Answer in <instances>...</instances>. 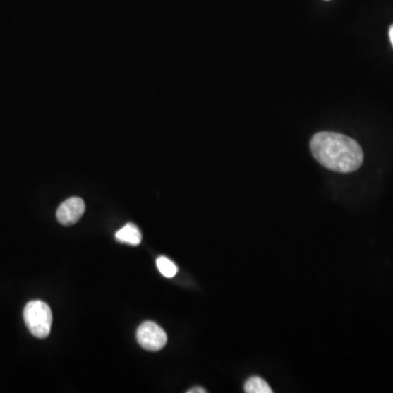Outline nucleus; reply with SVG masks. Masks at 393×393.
<instances>
[{"mask_svg":"<svg viewBox=\"0 0 393 393\" xmlns=\"http://www.w3.org/2000/svg\"><path fill=\"white\" fill-rule=\"evenodd\" d=\"M313 157L323 167L337 173H352L362 167L364 153L358 143L341 133L322 131L311 138Z\"/></svg>","mask_w":393,"mask_h":393,"instance_id":"nucleus-1","label":"nucleus"},{"mask_svg":"<svg viewBox=\"0 0 393 393\" xmlns=\"http://www.w3.org/2000/svg\"><path fill=\"white\" fill-rule=\"evenodd\" d=\"M25 325L35 338L49 337L53 325V314L49 305L43 301H31L23 310Z\"/></svg>","mask_w":393,"mask_h":393,"instance_id":"nucleus-2","label":"nucleus"},{"mask_svg":"<svg viewBox=\"0 0 393 393\" xmlns=\"http://www.w3.org/2000/svg\"><path fill=\"white\" fill-rule=\"evenodd\" d=\"M137 341L145 350L157 352L167 345V334L157 323L145 321L138 328Z\"/></svg>","mask_w":393,"mask_h":393,"instance_id":"nucleus-3","label":"nucleus"},{"mask_svg":"<svg viewBox=\"0 0 393 393\" xmlns=\"http://www.w3.org/2000/svg\"><path fill=\"white\" fill-rule=\"evenodd\" d=\"M85 211V201L79 197H71L59 205L56 217L61 224L68 226L77 223L83 217Z\"/></svg>","mask_w":393,"mask_h":393,"instance_id":"nucleus-4","label":"nucleus"},{"mask_svg":"<svg viewBox=\"0 0 393 393\" xmlns=\"http://www.w3.org/2000/svg\"><path fill=\"white\" fill-rule=\"evenodd\" d=\"M117 241H121V243H125V244L133 245V246H138L140 245L141 236L140 231L135 226L133 223H128L126 224L123 229H119V232L115 235Z\"/></svg>","mask_w":393,"mask_h":393,"instance_id":"nucleus-5","label":"nucleus"},{"mask_svg":"<svg viewBox=\"0 0 393 393\" xmlns=\"http://www.w3.org/2000/svg\"><path fill=\"white\" fill-rule=\"evenodd\" d=\"M245 392L247 393H272L273 390L270 388L265 380L260 377H251L245 384Z\"/></svg>","mask_w":393,"mask_h":393,"instance_id":"nucleus-6","label":"nucleus"},{"mask_svg":"<svg viewBox=\"0 0 393 393\" xmlns=\"http://www.w3.org/2000/svg\"><path fill=\"white\" fill-rule=\"evenodd\" d=\"M157 267L162 275H164L165 277H175L179 272L177 265L167 257H159L157 259Z\"/></svg>","mask_w":393,"mask_h":393,"instance_id":"nucleus-7","label":"nucleus"},{"mask_svg":"<svg viewBox=\"0 0 393 393\" xmlns=\"http://www.w3.org/2000/svg\"><path fill=\"white\" fill-rule=\"evenodd\" d=\"M207 391L202 388H193L191 390L187 391V393H205Z\"/></svg>","mask_w":393,"mask_h":393,"instance_id":"nucleus-8","label":"nucleus"},{"mask_svg":"<svg viewBox=\"0 0 393 393\" xmlns=\"http://www.w3.org/2000/svg\"><path fill=\"white\" fill-rule=\"evenodd\" d=\"M389 37H390V42L393 47V25H391L390 29H389Z\"/></svg>","mask_w":393,"mask_h":393,"instance_id":"nucleus-9","label":"nucleus"},{"mask_svg":"<svg viewBox=\"0 0 393 393\" xmlns=\"http://www.w3.org/2000/svg\"><path fill=\"white\" fill-rule=\"evenodd\" d=\"M326 1H329V0H326Z\"/></svg>","mask_w":393,"mask_h":393,"instance_id":"nucleus-10","label":"nucleus"}]
</instances>
